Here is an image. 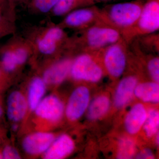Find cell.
Here are the masks:
<instances>
[{
    "label": "cell",
    "instance_id": "1",
    "mask_svg": "<svg viewBox=\"0 0 159 159\" xmlns=\"http://www.w3.org/2000/svg\"><path fill=\"white\" fill-rule=\"evenodd\" d=\"M145 0H133L107 5L99 9V21L118 29L122 35L133 28Z\"/></svg>",
    "mask_w": 159,
    "mask_h": 159
},
{
    "label": "cell",
    "instance_id": "2",
    "mask_svg": "<svg viewBox=\"0 0 159 159\" xmlns=\"http://www.w3.org/2000/svg\"><path fill=\"white\" fill-rule=\"evenodd\" d=\"M82 37L85 51L89 52L102 50L123 38L118 29L99 21L87 28Z\"/></svg>",
    "mask_w": 159,
    "mask_h": 159
},
{
    "label": "cell",
    "instance_id": "3",
    "mask_svg": "<svg viewBox=\"0 0 159 159\" xmlns=\"http://www.w3.org/2000/svg\"><path fill=\"white\" fill-rule=\"evenodd\" d=\"M159 29V0H145L139 20L133 28L122 35L126 42L136 36L156 32Z\"/></svg>",
    "mask_w": 159,
    "mask_h": 159
},
{
    "label": "cell",
    "instance_id": "4",
    "mask_svg": "<svg viewBox=\"0 0 159 159\" xmlns=\"http://www.w3.org/2000/svg\"><path fill=\"white\" fill-rule=\"evenodd\" d=\"M126 43L122 38L101 50L106 69L112 77H120L125 70L127 51Z\"/></svg>",
    "mask_w": 159,
    "mask_h": 159
},
{
    "label": "cell",
    "instance_id": "5",
    "mask_svg": "<svg viewBox=\"0 0 159 159\" xmlns=\"http://www.w3.org/2000/svg\"><path fill=\"white\" fill-rule=\"evenodd\" d=\"M71 76L74 79L96 82L101 79L103 72L93 55L84 53L76 57L71 65Z\"/></svg>",
    "mask_w": 159,
    "mask_h": 159
},
{
    "label": "cell",
    "instance_id": "6",
    "mask_svg": "<svg viewBox=\"0 0 159 159\" xmlns=\"http://www.w3.org/2000/svg\"><path fill=\"white\" fill-rule=\"evenodd\" d=\"M99 8L95 6L76 9L69 13L64 21L70 28H87L99 21Z\"/></svg>",
    "mask_w": 159,
    "mask_h": 159
},
{
    "label": "cell",
    "instance_id": "7",
    "mask_svg": "<svg viewBox=\"0 0 159 159\" xmlns=\"http://www.w3.org/2000/svg\"><path fill=\"white\" fill-rule=\"evenodd\" d=\"M89 100V90L84 86L77 88L72 93L69 99L66 114L71 120H76L82 116L85 111Z\"/></svg>",
    "mask_w": 159,
    "mask_h": 159
},
{
    "label": "cell",
    "instance_id": "8",
    "mask_svg": "<svg viewBox=\"0 0 159 159\" xmlns=\"http://www.w3.org/2000/svg\"><path fill=\"white\" fill-rule=\"evenodd\" d=\"M34 111L40 118L55 122L62 116L64 106L57 97L51 95L41 100Z\"/></svg>",
    "mask_w": 159,
    "mask_h": 159
},
{
    "label": "cell",
    "instance_id": "9",
    "mask_svg": "<svg viewBox=\"0 0 159 159\" xmlns=\"http://www.w3.org/2000/svg\"><path fill=\"white\" fill-rule=\"evenodd\" d=\"M54 135L47 132H37L29 135L23 140L22 146L27 153L37 155L45 152L54 141Z\"/></svg>",
    "mask_w": 159,
    "mask_h": 159
},
{
    "label": "cell",
    "instance_id": "10",
    "mask_svg": "<svg viewBox=\"0 0 159 159\" xmlns=\"http://www.w3.org/2000/svg\"><path fill=\"white\" fill-rule=\"evenodd\" d=\"M28 102L23 94L17 91L12 92L9 95L7 103V116L14 122L22 119L25 115Z\"/></svg>",
    "mask_w": 159,
    "mask_h": 159
},
{
    "label": "cell",
    "instance_id": "11",
    "mask_svg": "<svg viewBox=\"0 0 159 159\" xmlns=\"http://www.w3.org/2000/svg\"><path fill=\"white\" fill-rule=\"evenodd\" d=\"M74 142L68 136L62 135L54 141L45 152L44 158L60 159L67 156L74 150Z\"/></svg>",
    "mask_w": 159,
    "mask_h": 159
},
{
    "label": "cell",
    "instance_id": "12",
    "mask_svg": "<svg viewBox=\"0 0 159 159\" xmlns=\"http://www.w3.org/2000/svg\"><path fill=\"white\" fill-rule=\"evenodd\" d=\"M72 61L69 59H65L58 61L46 70L43 74L45 83L56 84L64 80L70 71Z\"/></svg>",
    "mask_w": 159,
    "mask_h": 159
},
{
    "label": "cell",
    "instance_id": "13",
    "mask_svg": "<svg viewBox=\"0 0 159 159\" xmlns=\"http://www.w3.org/2000/svg\"><path fill=\"white\" fill-rule=\"evenodd\" d=\"M64 35L63 31L59 27H53L49 29L39 41L38 46L40 52L45 54L54 53Z\"/></svg>",
    "mask_w": 159,
    "mask_h": 159
},
{
    "label": "cell",
    "instance_id": "14",
    "mask_svg": "<svg viewBox=\"0 0 159 159\" xmlns=\"http://www.w3.org/2000/svg\"><path fill=\"white\" fill-rule=\"evenodd\" d=\"M137 84L136 78L131 76L125 77L120 81L115 95V103L117 107H122L129 102Z\"/></svg>",
    "mask_w": 159,
    "mask_h": 159
},
{
    "label": "cell",
    "instance_id": "15",
    "mask_svg": "<svg viewBox=\"0 0 159 159\" xmlns=\"http://www.w3.org/2000/svg\"><path fill=\"white\" fill-rule=\"evenodd\" d=\"M147 114L141 103L136 104L129 111L125 120V128L129 133H137L145 123Z\"/></svg>",
    "mask_w": 159,
    "mask_h": 159
},
{
    "label": "cell",
    "instance_id": "16",
    "mask_svg": "<svg viewBox=\"0 0 159 159\" xmlns=\"http://www.w3.org/2000/svg\"><path fill=\"white\" fill-rule=\"evenodd\" d=\"M46 91L45 82L41 78L36 77L29 86L28 103L31 110L34 111L41 101Z\"/></svg>",
    "mask_w": 159,
    "mask_h": 159
},
{
    "label": "cell",
    "instance_id": "17",
    "mask_svg": "<svg viewBox=\"0 0 159 159\" xmlns=\"http://www.w3.org/2000/svg\"><path fill=\"white\" fill-rule=\"evenodd\" d=\"M134 93L145 102H157L159 100V87L157 82H147L136 87Z\"/></svg>",
    "mask_w": 159,
    "mask_h": 159
},
{
    "label": "cell",
    "instance_id": "18",
    "mask_svg": "<svg viewBox=\"0 0 159 159\" xmlns=\"http://www.w3.org/2000/svg\"><path fill=\"white\" fill-rule=\"evenodd\" d=\"M109 106V100L107 97H97L92 102L89 107V118L91 119H98L107 111Z\"/></svg>",
    "mask_w": 159,
    "mask_h": 159
},
{
    "label": "cell",
    "instance_id": "19",
    "mask_svg": "<svg viewBox=\"0 0 159 159\" xmlns=\"http://www.w3.org/2000/svg\"><path fill=\"white\" fill-rule=\"evenodd\" d=\"M144 125L146 134L151 137L157 132L158 129L159 124V114L158 111L155 110H151L148 112Z\"/></svg>",
    "mask_w": 159,
    "mask_h": 159
},
{
    "label": "cell",
    "instance_id": "20",
    "mask_svg": "<svg viewBox=\"0 0 159 159\" xmlns=\"http://www.w3.org/2000/svg\"><path fill=\"white\" fill-rule=\"evenodd\" d=\"M135 146L129 139H122L120 143L118 158L119 159H129L134 154Z\"/></svg>",
    "mask_w": 159,
    "mask_h": 159
},
{
    "label": "cell",
    "instance_id": "21",
    "mask_svg": "<svg viewBox=\"0 0 159 159\" xmlns=\"http://www.w3.org/2000/svg\"><path fill=\"white\" fill-rule=\"evenodd\" d=\"M76 0H59L52 9L53 13L61 16L68 13L74 9Z\"/></svg>",
    "mask_w": 159,
    "mask_h": 159
},
{
    "label": "cell",
    "instance_id": "22",
    "mask_svg": "<svg viewBox=\"0 0 159 159\" xmlns=\"http://www.w3.org/2000/svg\"><path fill=\"white\" fill-rule=\"evenodd\" d=\"M2 63L3 68L7 72L14 70L18 65L12 50L5 51L2 56Z\"/></svg>",
    "mask_w": 159,
    "mask_h": 159
},
{
    "label": "cell",
    "instance_id": "23",
    "mask_svg": "<svg viewBox=\"0 0 159 159\" xmlns=\"http://www.w3.org/2000/svg\"><path fill=\"white\" fill-rule=\"evenodd\" d=\"M59 0H33V5L39 11L43 13L52 10Z\"/></svg>",
    "mask_w": 159,
    "mask_h": 159
},
{
    "label": "cell",
    "instance_id": "24",
    "mask_svg": "<svg viewBox=\"0 0 159 159\" xmlns=\"http://www.w3.org/2000/svg\"><path fill=\"white\" fill-rule=\"evenodd\" d=\"M148 72L151 77L155 82L158 83L159 80V57H154L149 60L148 63Z\"/></svg>",
    "mask_w": 159,
    "mask_h": 159
},
{
    "label": "cell",
    "instance_id": "25",
    "mask_svg": "<svg viewBox=\"0 0 159 159\" xmlns=\"http://www.w3.org/2000/svg\"><path fill=\"white\" fill-rule=\"evenodd\" d=\"M16 59L18 65H22L25 62L28 57V53L26 49L19 48L12 50Z\"/></svg>",
    "mask_w": 159,
    "mask_h": 159
},
{
    "label": "cell",
    "instance_id": "26",
    "mask_svg": "<svg viewBox=\"0 0 159 159\" xmlns=\"http://www.w3.org/2000/svg\"><path fill=\"white\" fill-rule=\"evenodd\" d=\"M2 158L5 159H18L20 158L17 151L12 147L7 146L3 150Z\"/></svg>",
    "mask_w": 159,
    "mask_h": 159
},
{
    "label": "cell",
    "instance_id": "27",
    "mask_svg": "<svg viewBox=\"0 0 159 159\" xmlns=\"http://www.w3.org/2000/svg\"><path fill=\"white\" fill-rule=\"evenodd\" d=\"M115 0H76L74 9L78 7H84L94 6L99 3L111 2Z\"/></svg>",
    "mask_w": 159,
    "mask_h": 159
},
{
    "label": "cell",
    "instance_id": "28",
    "mask_svg": "<svg viewBox=\"0 0 159 159\" xmlns=\"http://www.w3.org/2000/svg\"><path fill=\"white\" fill-rule=\"evenodd\" d=\"M154 158L152 152L149 149H145L141 151L137 156L138 159H153Z\"/></svg>",
    "mask_w": 159,
    "mask_h": 159
},
{
    "label": "cell",
    "instance_id": "29",
    "mask_svg": "<svg viewBox=\"0 0 159 159\" xmlns=\"http://www.w3.org/2000/svg\"><path fill=\"white\" fill-rule=\"evenodd\" d=\"M6 26L4 20L0 23V37L5 33L6 31Z\"/></svg>",
    "mask_w": 159,
    "mask_h": 159
},
{
    "label": "cell",
    "instance_id": "30",
    "mask_svg": "<svg viewBox=\"0 0 159 159\" xmlns=\"http://www.w3.org/2000/svg\"><path fill=\"white\" fill-rule=\"evenodd\" d=\"M3 20V18L2 15V6H0V23Z\"/></svg>",
    "mask_w": 159,
    "mask_h": 159
},
{
    "label": "cell",
    "instance_id": "31",
    "mask_svg": "<svg viewBox=\"0 0 159 159\" xmlns=\"http://www.w3.org/2000/svg\"><path fill=\"white\" fill-rule=\"evenodd\" d=\"M2 108L0 107V116H2Z\"/></svg>",
    "mask_w": 159,
    "mask_h": 159
},
{
    "label": "cell",
    "instance_id": "32",
    "mask_svg": "<svg viewBox=\"0 0 159 159\" xmlns=\"http://www.w3.org/2000/svg\"><path fill=\"white\" fill-rule=\"evenodd\" d=\"M16 128H17V126L16 125H14L13 127V129L15 130V129H16Z\"/></svg>",
    "mask_w": 159,
    "mask_h": 159
},
{
    "label": "cell",
    "instance_id": "33",
    "mask_svg": "<svg viewBox=\"0 0 159 159\" xmlns=\"http://www.w3.org/2000/svg\"><path fill=\"white\" fill-rule=\"evenodd\" d=\"M2 158V155L0 154V159Z\"/></svg>",
    "mask_w": 159,
    "mask_h": 159
},
{
    "label": "cell",
    "instance_id": "34",
    "mask_svg": "<svg viewBox=\"0 0 159 159\" xmlns=\"http://www.w3.org/2000/svg\"><path fill=\"white\" fill-rule=\"evenodd\" d=\"M1 70H0V77H1Z\"/></svg>",
    "mask_w": 159,
    "mask_h": 159
},
{
    "label": "cell",
    "instance_id": "35",
    "mask_svg": "<svg viewBox=\"0 0 159 159\" xmlns=\"http://www.w3.org/2000/svg\"><path fill=\"white\" fill-rule=\"evenodd\" d=\"M2 1H3V0H0V3H1V2H2Z\"/></svg>",
    "mask_w": 159,
    "mask_h": 159
}]
</instances>
